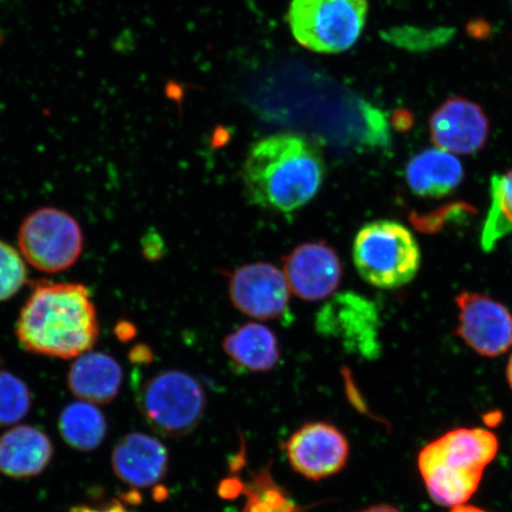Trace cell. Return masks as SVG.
<instances>
[{
  "mask_svg": "<svg viewBox=\"0 0 512 512\" xmlns=\"http://www.w3.org/2000/svg\"><path fill=\"white\" fill-rule=\"evenodd\" d=\"M229 297L243 315L270 320L287 312L290 287L279 268L267 262H256L242 266L232 274Z\"/></svg>",
  "mask_w": 512,
  "mask_h": 512,
  "instance_id": "cell-11",
  "label": "cell"
},
{
  "mask_svg": "<svg viewBox=\"0 0 512 512\" xmlns=\"http://www.w3.org/2000/svg\"><path fill=\"white\" fill-rule=\"evenodd\" d=\"M53 457V441L35 426H16L0 437V473L6 477L41 475Z\"/></svg>",
  "mask_w": 512,
  "mask_h": 512,
  "instance_id": "cell-15",
  "label": "cell"
},
{
  "mask_svg": "<svg viewBox=\"0 0 512 512\" xmlns=\"http://www.w3.org/2000/svg\"><path fill=\"white\" fill-rule=\"evenodd\" d=\"M319 147L298 134L267 137L249 150L242 181L249 202L277 213H292L318 194L325 177Z\"/></svg>",
  "mask_w": 512,
  "mask_h": 512,
  "instance_id": "cell-2",
  "label": "cell"
},
{
  "mask_svg": "<svg viewBox=\"0 0 512 512\" xmlns=\"http://www.w3.org/2000/svg\"><path fill=\"white\" fill-rule=\"evenodd\" d=\"M352 256L361 277L386 290L411 283L421 264L419 243L411 230L387 220L362 227L356 235Z\"/></svg>",
  "mask_w": 512,
  "mask_h": 512,
  "instance_id": "cell-4",
  "label": "cell"
},
{
  "mask_svg": "<svg viewBox=\"0 0 512 512\" xmlns=\"http://www.w3.org/2000/svg\"><path fill=\"white\" fill-rule=\"evenodd\" d=\"M284 275L290 291L307 302L334 294L341 283L342 264L325 242L304 243L286 256Z\"/></svg>",
  "mask_w": 512,
  "mask_h": 512,
  "instance_id": "cell-12",
  "label": "cell"
},
{
  "mask_svg": "<svg viewBox=\"0 0 512 512\" xmlns=\"http://www.w3.org/2000/svg\"><path fill=\"white\" fill-rule=\"evenodd\" d=\"M223 350L240 369L256 374L273 370L280 360L277 336L258 323L242 325L224 338Z\"/></svg>",
  "mask_w": 512,
  "mask_h": 512,
  "instance_id": "cell-18",
  "label": "cell"
},
{
  "mask_svg": "<svg viewBox=\"0 0 512 512\" xmlns=\"http://www.w3.org/2000/svg\"><path fill=\"white\" fill-rule=\"evenodd\" d=\"M406 179L409 189L416 196L443 198L462 184L464 168L453 153L435 147L409 160Z\"/></svg>",
  "mask_w": 512,
  "mask_h": 512,
  "instance_id": "cell-17",
  "label": "cell"
},
{
  "mask_svg": "<svg viewBox=\"0 0 512 512\" xmlns=\"http://www.w3.org/2000/svg\"><path fill=\"white\" fill-rule=\"evenodd\" d=\"M18 246L25 261L44 273L69 270L80 259L83 234L78 221L61 209L32 211L19 227Z\"/></svg>",
  "mask_w": 512,
  "mask_h": 512,
  "instance_id": "cell-7",
  "label": "cell"
},
{
  "mask_svg": "<svg viewBox=\"0 0 512 512\" xmlns=\"http://www.w3.org/2000/svg\"><path fill=\"white\" fill-rule=\"evenodd\" d=\"M31 405L27 383L0 367V427L17 424L30 412Z\"/></svg>",
  "mask_w": 512,
  "mask_h": 512,
  "instance_id": "cell-22",
  "label": "cell"
},
{
  "mask_svg": "<svg viewBox=\"0 0 512 512\" xmlns=\"http://www.w3.org/2000/svg\"><path fill=\"white\" fill-rule=\"evenodd\" d=\"M16 336L31 354L72 360L94 348L98 312L86 286L42 281L19 313Z\"/></svg>",
  "mask_w": 512,
  "mask_h": 512,
  "instance_id": "cell-1",
  "label": "cell"
},
{
  "mask_svg": "<svg viewBox=\"0 0 512 512\" xmlns=\"http://www.w3.org/2000/svg\"><path fill=\"white\" fill-rule=\"evenodd\" d=\"M112 467L121 482L149 489L162 482L169 470V452L159 439L134 432L121 438L112 452Z\"/></svg>",
  "mask_w": 512,
  "mask_h": 512,
  "instance_id": "cell-14",
  "label": "cell"
},
{
  "mask_svg": "<svg viewBox=\"0 0 512 512\" xmlns=\"http://www.w3.org/2000/svg\"><path fill=\"white\" fill-rule=\"evenodd\" d=\"M361 512H401L400 510L392 507V505L387 504H376L371 505V507H368Z\"/></svg>",
  "mask_w": 512,
  "mask_h": 512,
  "instance_id": "cell-25",
  "label": "cell"
},
{
  "mask_svg": "<svg viewBox=\"0 0 512 512\" xmlns=\"http://www.w3.org/2000/svg\"><path fill=\"white\" fill-rule=\"evenodd\" d=\"M368 9V0H292L287 23L300 46L319 54H339L361 37Z\"/></svg>",
  "mask_w": 512,
  "mask_h": 512,
  "instance_id": "cell-5",
  "label": "cell"
},
{
  "mask_svg": "<svg viewBox=\"0 0 512 512\" xmlns=\"http://www.w3.org/2000/svg\"><path fill=\"white\" fill-rule=\"evenodd\" d=\"M457 335L486 357H497L512 345V316L507 307L486 294L462 292L456 298Z\"/></svg>",
  "mask_w": 512,
  "mask_h": 512,
  "instance_id": "cell-10",
  "label": "cell"
},
{
  "mask_svg": "<svg viewBox=\"0 0 512 512\" xmlns=\"http://www.w3.org/2000/svg\"><path fill=\"white\" fill-rule=\"evenodd\" d=\"M59 431L64 443L81 452L96 450L107 435L104 413L87 401H75L63 408Z\"/></svg>",
  "mask_w": 512,
  "mask_h": 512,
  "instance_id": "cell-19",
  "label": "cell"
},
{
  "mask_svg": "<svg viewBox=\"0 0 512 512\" xmlns=\"http://www.w3.org/2000/svg\"><path fill=\"white\" fill-rule=\"evenodd\" d=\"M497 452L496 435L484 428H458L441 435L419 453L418 467L428 495L443 507L466 503Z\"/></svg>",
  "mask_w": 512,
  "mask_h": 512,
  "instance_id": "cell-3",
  "label": "cell"
},
{
  "mask_svg": "<svg viewBox=\"0 0 512 512\" xmlns=\"http://www.w3.org/2000/svg\"><path fill=\"white\" fill-rule=\"evenodd\" d=\"M507 377H508V382L510 384V387L512 389V354L509 358V362H508V366H507Z\"/></svg>",
  "mask_w": 512,
  "mask_h": 512,
  "instance_id": "cell-26",
  "label": "cell"
},
{
  "mask_svg": "<svg viewBox=\"0 0 512 512\" xmlns=\"http://www.w3.org/2000/svg\"><path fill=\"white\" fill-rule=\"evenodd\" d=\"M137 403L153 431L166 438H182L200 425L207 395L194 376L182 370H165L143 383Z\"/></svg>",
  "mask_w": 512,
  "mask_h": 512,
  "instance_id": "cell-6",
  "label": "cell"
},
{
  "mask_svg": "<svg viewBox=\"0 0 512 512\" xmlns=\"http://www.w3.org/2000/svg\"><path fill=\"white\" fill-rule=\"evenodd\" d=\"M433 143L453 155H473L488 142L490 123L482 107L464 98H451L430 120Z\"/></svg>",
  "mask_w": 512,
  "mask_h": 512,
  "instance_id": "cell-13",
  "label": "cell"
},
{
  "mask_svg": "<svg viewBox=\"0 0 512 512\" xmlns=\"http://www.w3.org/2000/svg\"><path fill=\"white\" fill-rule=\"evenodd\" d=\"M509 234H512V169L491 178L490 207L480 236L484 251H492Z\"/></svg>",
  "mask_w": 512,
  "mask_h": 512,
  "instance_id": "cell-20",
  "label": "cell"
},
{
  "mask_svg": "<svg viewBox=\"0 0 512 512\" xmlns=\"http://www.w3.org/2000/svg\"><path fill=\"white\" fill-rule=\"evenodd\" d=\"M69 512H136L131 509H128L123 502L117 501V499H113V501L95 505H75Z\"/></svg>",
  "mask_w": 512,
  "mask_h": 512,
  "instance_id": "cell-24",
  "label": "cell"
},
{
  "mask_svg": "<svg viewBox=\"0 0 512 512\" xmlns=\"http://www.w3.org/2000/svg\"><path fill=\"white\" fill-rule=\"evenodd\" d=\"M285 452L292 469L310 480L337 475L348 463L347 437L329 422H309L286 441Z\"/></svg>",
  "mask_w": 512,
  "mask_h": 512,
  "instance_id": "cell-8",
  "label": "cell"
},
{
  "mask_svg": "<svg viewBox=\"0 0 512 512\" xmlns=\"http://www.w3.org/2000/svg\"><path fill=\"white\" fill-rule=\"evenodd\" d=\"M238 494L246 496L242 512H298L299 509L285 490L274 482L268 469L254 473L251 482L242 485L235 482Z\"/></svg>",
  "mask_w": 512,
  "mask_h": 512,
  "instance_id": "cell-21",
  "label": "cell"
},
{
  "mask_svg": "<svg viewBox=\"0 0 512 512\" xmlns=\"http://www.w3.org/2000/svg\"><path fill=\"white\" fill-rule=\"evenodd\" d=\"M27 283L28 270L21 252L0 241V303L15 297Z\"/></svg>",
  "mask_w": 512,
  "mask_h": 512,
  "instance_id": "cell-23",
  "label": "cell"
},
{
  "mask_svg": "<svg viewBox=\"0 0 512 512\" xmlns=\"http://www.w3.org/2000/svg\"><path fill=\"white\" fill-rule=\"evenodd\" d=\"M124 381V370L114 357L88 351L75 358L67 384L76 398L106 405L117 398Z\"/></svg>",
  "mask_w": 512,
  "mask_h": 512,
  "instance_id": "cell-16",
  "label": "cell"
},
{
  "mask_svg": "<svg viewBox=\"0 0 512 512\" xmlns=\"http://www.w3.org/2000/svg\"><path fill=\"white\" fill-rule=\"evenodd\" d=\"M379 323L373 303L351 292L332 298L316 317L320 335L337 338L345 348L364 357L379 354Z\"/></svg>",
  "mask_w": 512,
  "mask_h": 512,
  "instance_id": "cell-9",
  "label": "cell"
}]
</instances>
